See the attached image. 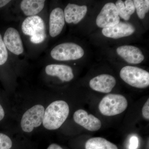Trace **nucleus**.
Wrapping results in <instances>:
<instances>
[{
	"label": "nucleus",
	"mask_w": 149,
	"mask_h": 149,
	"mask_svg": "<svg viewBox=\"0 0 149 149\" xmlns=\"http://www.w3.org/2000/svg\"><path fill=\"white\" fill-rule=\"evenodd\" d=\"M69 112V106L64 101L53 102L45 110L43 126L49 130L58 129L66 120Z\"/></svg>",
	"instance_id": "f257e3e1"
},
{
	"label": "nucleus",
	"mask_w": 149,
	"mask_h": 149,
	"mask_svg": "<svg viewBox=\"0 0 149 149\" xmlns=\"http://www.w3.org/2000/svg\"><path fill=\"white\" fill-rule=\"evenodd\" d=\"M128 106V101L124 96L119 94H111L103 98L98 107L102 114L111 116L122 113Z\"/></svg>",
	"instance_id": "f03ea898"
},
{
	"label": "nucleus",
	"mask_w": 149,
	"mask_h": 149,
	"mask_svg": "<svg viewBox=\"0 0 149 149\" xmlns=\"http://www.w3.org/2000/svg\"><path fill=\"white\" fill-rule=\"evenodd\" d=\"M21 28L23 34L30 37L32 43L40 44L45 40V22L40 16L35 15L27 17L22 22Z\"/></svg>",
	"instance_id": "7ed1b4c3"
},
{
	"label": "nucleus",
	"mask_w": 149,
	"mask_h": 149,
	"mask_svg": "<svg viewBox=\"0 0 149 149\" xmlns=\"http://www.w3.org/2000/svg\"><path fill=\"white\" fill-rule=\"evenodd\" d=\"M120 78L128 85L138 88L149 86V73L145 70L132 66L123 68L120 72Z\"/></svg>",
	"instance_id": "20e7f679"
},
{
	"label": "nucleus",
	"mask_w": 149,
	"mask_h": 149,
	"mask_svg": "<svg viewBox=\"0 0 149 149\" xmlns=\"http://www.w3.org/2000/svg\"><path fill=\"white\" fill-rule=\"evenodd\" d=\"M51 56L59 61L75 60L81 58L84 51L79 45L72 42H66L56 46L51 51Z\"/></svg>",
	"instance_id": "39448f33"
},
{
	"label": "nucleus",
	"mask_w": 149,
	"mask_h": 149,
	"mask_svg": "<svg viewBox=\"0 0 149 149\" xmlns=\"http://www.w3.org/2000/svg\"><path fill=\"white\" fill-rule=\"evenodd\" d=\"M45 109L43 106L37 104L26 111L22 117L20 125L24 132L30 133L42 123Z\"/></svg>",
	"instance_id": "423d86ee"
},
{
	"label": "nucleus",
	"mask_w": 149,
	"mask_h": 149,
	"mask_svg": "<svg viewBox=\"0 0 149 149\" xmlns=\"http://www.w3.org/2000/svg\"><path fill=\"white\" fill-rule=\"evenodd\" d=\"M120 17L117 8L113 3L106 4L96 19V24L100 28H106L116 25L120 22Z\"/></svg>",
	"instance_id": "0eeeda50"
},
{
	"label": "nucleus",
	"mask_w": 149,
	"mask_h": 149,
	"mask_svg": "<svg viewBox=\"0 0 149 149\" xmlns=\"http://www.w3.org/2000/svg\"><path fill=\"white\" fill-rule=\"evenodd\" d=\"M74 122L90 131H97L102 126L101 120L83 109L77 110L73 115Z\"/></svg>",
	"instance_id": "6e6552de"
},
{
	"label": "nucleus",
	"mask_w": 149,
	"mask_h": 149,
	"mask_svg": "<svg viewBox=\"0 0 149 149\" xmlns=\"http://www.w3.org/2000/svg\"><path fill=\"white\" fill-rule=\"evenodd\" d=\"M3 41L6 47L13 54L18 55L24 52L21 37L18 31L15 28L9 27L7 29Z\"/></svg>",
	"instance_id": "1a4fd4ad"
},
{
	"label": "nucleus",
	"mask_w": 149,
	"mask_h": 149,
	"mask_svg": "<svg viewBox=\"0 0 149 149\" xmlns=\"http://www.w3.org/2000/svg\"><path fill=\"white\" fill-rule=\"evenodd\" d=\"M135 31V27L132 24L128 22H120L111 27L103 28L102 33L105 37L117 39L130 36Z\"/></svg>",
	"instance_id": "9d476101"
},
{
	"label": "nucleus",
	"mask_w": 149,
	"mask_h": 149,
	"mask_svg": "<svg viewBox=\"0 0 149 149\" xmlns=\"http://www.w3.org/2000/svg\"><path fill=\"white\" fill-rule=\"evenodd\" d=\"M116 83V80L113 76L110 74H102L92 78L89 85L94 91L108 93L111 92Z\"/></svg>",
	"instance_id": "9b49d317"
},
{
	"label": "nucleus",
	"mask_w": 149,
	"mask_h": 149,
	"mask_svg": "<svg viewBox=\"0 0 149 149\" xmlns=\"http://www.w3.org/2000/svg\"><path fill=\"white\" fill-rule=\"evenodd\" d=\"M118 54L130 64H139L144 59V56L139 48L133 46L123 45L116 49Z\"/></svg>",
	"instance_id": "f8f14e48"
},
{
	"label": "nucleus",
	"mask_w": 149,
	"mask_h": 149,
	"mask_svg": "<svg viewBox=\"0 0 149 149\" xmlns=\"http://www.w3.org/2000/svg\"><path fill=\"white\" fill-rule=\"evenodd\" d=\"M64 11L61 8H56L51 13L49 17V34L55 37L61 33L65 25Z\"/></svg>",
	"instance_id": "ddd939ff"
},
{
	"label": "nucleus",
	"mask_w": 149,
	"mask_h": 149,
	"mask_svg": "<svg viewBox=\"0 0 149 149\" xmlns=\"http://www.w3.org/2000/svg\"><path fill=\"white\" fill-rule=\"evenodd\" d=\"M87 11L88 7L86 6L68 4L64 11L65 21L69 24H77L84 18Z\"/></svg>",
	"instance_id": "4468645a"
},
{
	"label": "nucleus",
	"mask_w": 149,
	"mask_h": 149,
	"mask_svg": "<svg viewBox=\"0 0 149 149\" xmlns=\"http://www.w3.org/2000/svg\"><path fill=\"white\" fill-rule=\"evenodd\" d=\"M45 72L48 75L56 76L65 82L71 81L74 77L72 68L65 65H49L46 66Z\"/></svg>",
	"instance_id": "2eb2a0df"
},
{
	"label": "nucleus",
	"mask_w": 149,
	"mask_h": 149,
	"mask_svg": "<svg viewBox=\"0 0 149 149\" xmlns=\"http://www.w3.org/2000/svg\"><path fill=\"white\" fill-rule=\"evenodd\" d=\"M45 2L44 0H23L20 3V8L25 15L35 16L42 10Z\"/></svg>",
	"instance_id": "dca6fc26"
},
{
	"label": "nucleus",
	"mask_w": 149,
	"mask_h": 149,
	"mask_svg": "<svg viewBox=\"0 0 149 149\" xmlns=\"http://www.w3.org/2000/svg\"><path fill=\"white\" fill-rule=\"evenodd\" d=\"M85 149H118L116 145L101 137L89 139L85 145Z\"/></svg>",
	"instance_id": "f3484780"
},
{
	"label": "nucleus",
	"mask_w": 149,
	"mask_h": 149,
	"mask_svg": "<svg viewBox=\"0 0 149 149\" xmlns=\"http://www.w3.org/2000/svg\"><path fill=\"white\" fill-rule=\"evenodd\" d=\"M133 1L138 17L143 19L149 10V0H134Z\"/></svg>",
	"instance_id": "a211bd4d"
},
{
	"label": "nucleus",
	"mask_w": 149,
	"mask_h": 149,
	"mask_svg": "<svg viewBox=\"0 0 149 149\" xmlns=\"http://www.w3.org/2000/svg\"><path fill=\"white\" fill-rule=\"evenodd\" d=\"M115 5L119 16L126 21L129 20L131 15L128 8L125 6L124 2L121 0H118L116 2Z\"/></svg>",
	"instance_id": "6ab92c4d"
},
{
	"label": "nucleus",
	"mask_w": 149,
	"mask_h": 149,
	"mask_svg": "<svg viewBox=\"0 0 149 149\" xmlns=\"http://www.w3.org/2000/svg\"><path fill=\"white\" fill-rule=\"evenodd\" d=\"M8 58V53L0 34V65L4 64Z\"/></svg>",
	"instance_id": "aec40b11"
},
{
	"label": "nucleus",
	"mask_w": 149,
	"mask_h": 149,
	"mask_svg": "<svg viewBox=\"0 0 149 149\" xmlns=\"http://www.w3.org/2000/svg\"><path fill=\"white\" fill-rule=\"evenodd\" d=\"M12 146V141L10 137L0 133V149H10Z\"/></svg>",
	"instance_id": "412c9836"
},
{
	"label": "nucleus",
	"mask_w": 149,
	"mask_h": 149,
	"mask_svg": "<svg viewBox=\"0 0 149 149\" xmlns=\"http://www.w3.org/2000/svg\"><path fill=\"white\" fill-rule=\"evenodd\" d=\"M142 114L144 118L147 120L149 119V99L144 104L142 108Z\"/></svg>",
	"instance_id": "4be33fe9"
},
{
	"label": "nucleus",
	"mask_w": 149,
	"mask_h": 149,
	"mask_svg": "<svg viewBox=\"0 0 149 149\" xmlns=\"http://www.w3.org/2000/svg\"><path fill=\"white\" fill-rule=\"evenodd\" d=\"M124 3L125 6L128 8L130 14L132 15L136 10L133 1L126 0Z\"/></svg>",
	"instance_id": "5701e85b"
},
{
	"label": "nucleus",
	"mask_w": 149,
	"mask_h": 149,
	"mask_svg": "<svg viewBox=\"0 0 149 149\" xmlns=\"http://www.w3.org/2000/svg\"><path fill=\"white\" fill-rule=\"evenodd\" d=\"M139 145V140L136 136H133L130 139V144L129 146L130 149H136Z\"/></svg>",
	"instance_id": "b1692460"
},
{
	"label": "nucleus",
	"mask_w": 149,
	"mask_h": 149,
	"mask_svg": "<svg viewBox=\"0 0 149 149\" xmlns=\"http://www.w3.org/2000/svg\"><path fill=\"white\" fill-rule=\"evenodd\" d=\"M47 149H63L59 145L55 143L51 144Z\"/></svg>",
	"instance_id": "393cba45"
},
{
	"label": "nucleus",
	"mask_w": 149,
	"mask_h": 149,
	"mask_svg": "<svg viewBox=\"0 0 149 149\" xmlns=\"http://www.w3.org/2000/svg\"><path fill=\"white\" fill-rule=\"evenodd\" d=\"M5 116V112L3 107L0 104V121L2 120Z\"/></svg>",
	"instance_id": "a878e982"
},
{
	"label": "nucleus",
	"mask_w": 149,
	"mask_h": 149,
	"mask_svg": "<svg viewBox=\"0 0 149 149\" xmlns=\"http://www.w3.org/2000/svg\"><path fill=\"white\" fill-rule=\"evenodd\" d=\"M10 2V1H8V0H0V8L6 5Z\"/></svg>",
	"instance_id": "bb28decb"
}]
</instances>
